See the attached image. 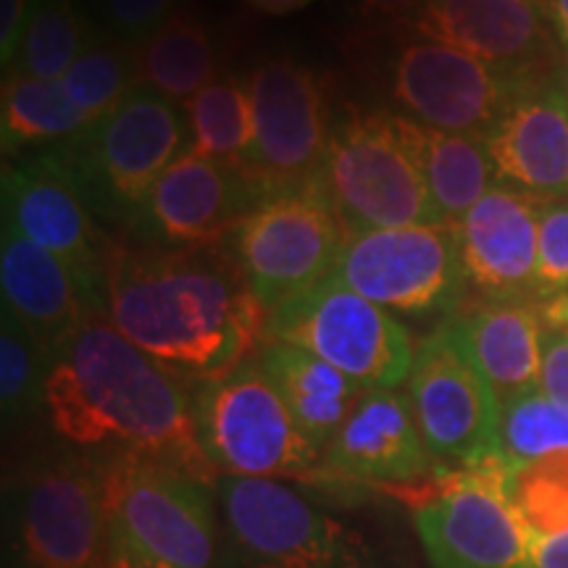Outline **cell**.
<instances>
[{
  "label": "cell",
  "instance_id": "obj_17",
  "mask_svg": "<svg viewBox=\"0 0 568 568\" xmlns=\"http://www.w3.org/2000/svg\"><path fill=\"white\" fill-rule=\"evenodd\" d=\"M258 205L264 197L243 172L184 153L155 182L132 224L134 237L138 245L163 247L226 243Z\"/></svg>",
  "mask_w": 568,
  "mask_h": 568
},
{
  "label": "cell",
  "instance_id": "obj_38",
  "mask_svg": "<svg viewBox=\"0 0 568 568\" xmlns=\"http://www.w3.org/2000/svg\"><path fill=\"white\" fill-rule=\"evenodd\" d=\"M355 17H361L368 24H403L406 27L416 17L424 0H351Z\"/></svg>",
  "mask_w": 568,
  "mask_h": 568
},
{
  "label": "cell",
  "instance_id": "obj_19",
  "mask_svg": "<svg viewBox=\"0 0 568 568\" xmlns=\"http://www.w3.org/2000/svg\"><path fill=\"white\" fill-rule=\"evenodd\" d=\"M406 27L514 77L564 67V48L539 0H424Z\"/></svg>",
  "mask_w": 568,
  "mask_h": 568
},
{
  "label": "cell",
  "instance_id": "obj_25",
  "mask_svg": "<svg viewBox=\"0 0 568 568\" xmlns=\"http://www.w3.org/2000/svg\"><path fill=\"white\" fill-rule=\"evenodd\" d=\"M403 140L422 169L443 222L458 224L497 184L485 134L445 132L397 113Z\"/></svg>",
  "mask_w": 568,
  "mask_h": 568
},
{
  "label": "cell",
  "instance_id": "obj_37",
  "mask_svg": "<svg viewBox=\"0 0 568 568\" xmlns=\"http://www.w3.org/2000/svg\"><path fill=\"white\" fill-rule=\"evenodd\" d=\"M32 3L34 0H0V61H3L6 71L17 61Z\"/></svg>",
  "mask_w": 568,
  "mask_h": 568
},
{
  "label": "cell",
  "instance_id": "obj_5",
  "mask_svg": "<svg viewBox=\"0 0 568 568\" xmlns=\"http://www.w3.org/2000/svg\"><path fill=\"white\" fill-rule=\"evenodd\" d=\"M187 151V113L140 84L109 116L59 153L90 205L134 224L155 182Z\"/></svg>",
  "mask_w": 568,
  "mask_h": 568
},
{
  "label": "cell",
  "instance_id": "obj_39",
  "mask_svg": "<svg viewBox=\"0 0 568 568\" xmlns=\"http://www.w3.org/2000/svg\"><path fill=\"white\" fill-rule=\"evenodd\" d=\"M535 568H568V529L556 537L531 539Z\"/></svg>",
  "mask_w": 568,
  "mask_h": 568
},
{
  "label": "cell",
  "instance_id": "obj_41",
  "mask_svg": "<svg viewBox=\"0 0 568 568\" xmlns=\"http://www.w3.org/2000/svg\"><path fill=\"white\" fill-rule=\"evenodd\" d=\"M247 9L266 13V17H287V13L303 11L314 0H243Z\"/></svg>",
  "mask_w": 568,
  "mask_h": 568
},
{
  "label": "cell",
  "instance_id": "obj_26",
  "mask_svg": "<svg viewBox=\"0 0 568 568\" xmlns=\"http://www.w3.org/2000/svg\"><path fill=\"white\" fill-rule=\"evenodd\" d=\"M140 82L176 105L193 101L219 77L209 30L193 11L176 9L138 45Z\"/></svg>",
  "mask_w": 568,
  "mask_h": 568
},
{
  "label": "cell",
  "instance_id": "obj_40",
  "mask_svg": "<svg viewBox=\"0 0 568 568\" xmlns=\"http://www.w3.org/2000/svg\"><path fill=\"white\" fill-rule=\"evenodd\" d=\"M539 3H542L545 13H548L552 32H556L560 48H564L568 59V0H539Z\"/></svg>",
  "mask_w": 568,
  "mask_h": 568
},
{
  "label": "cell",
  "instance_id": "obj_35",
  "mask_svg": "<svg viewBox=\"0 0 568 568\" xmlns=\"http://www.w3.org/2000/svg\"><path fill=\"white\" fill-rule=\"evenodd\" d=\"M174 6L176 0H105V13L124 42L140 45L172 17Z\"/></svg>",
  "mask_w": 568,
  "mask_h": 568
},
{
  "label": "cell",
  "instance_id": "obj_30",
  "mask_svg": "<svg viewBox=\"0 0 568 568\" xmlns=\"http://www.w3.org/2000/svg\"><path fill=\"white\" fill-rule=\"evenodd\" d=\"M51 355L40 339L3 308L0 318V408L6 429L30 424L45 410V387Z\"/></svg>",
  "mask_w": 568,
  "mask_h": 568
},
{
  "label": "cell",
  "instance_id": "obj_9",
  "mask_svg": "<svg viewBox=\"0 0 568 568\" xmlns=\"http://www.w3.org/2000/svg\"><path fill=\"white\" fill-rule=\"evenodd\" d=\"M345 237L347 226L335 205L311 182L247 213L226 245L255 297L272 314L335 272Z\"/></svg>",
  "mask_w": 568,
  "mask_h": 568
},
{
  "label": "cell",
  "instance_id": "obj_15",
  "mask_svg": "<svg viewBox=\"0 0 568 568\" xmlns=\"http://www.w3.org/2000/svg\"><path fill=\"white\" fill-rule=\"evenodd\" d=\"M524 80L447 42L414 38L397 48L389 95L418 124L487 138Z\"/></svg>",
  "mask_w": 568,
  "mask_h": 568
},
{
  "label": "cell",
  "instance_id": "obj_28",
  "mask_svg": "<svg viewBox=\"0 0 568 568\" xmlns=\"http://www.w3.org/2000/svg\"><path fill=\"white\" fill-rule=\"evenodd\" d=\"M190 122V151L243 172L253 145V105L247 82L216 77L182 105Z\"/></svg>",
  "mask_w": 568,
  "mask_h": 568
},
{
  "label": "cell",
  "instance_id": "obj_18",
  "mask_svg": "<svg viewBox=\"0 0 568 568\" xmlns=\"http://www.w3.org/2000/svg\"><path fill=\"white\" fill-rule=\"evenodd\" d=\"M497 182L539 197H568V63L531 74L487 134Z\"/></svg>",
  "mask_w": 568,
  "mask_h": 568
},
{
  "label": "cell",
  "instance_id": "obj_29",
  "mask_svg": "<svg viewBox=\"0 0 568 568\" xmlns=\"http://www.w3.org/2000/svg\"><path fill=\"white\" fill-rule=\"evenodd\" d=\"M61 84L90 124L101 122L142 84L138 45L124 40H88Z\"/></svg>",
  "mask_w": 568,
  "mask_h": 568
},
{
  "label": "cell",
  "instance_id": "obj_24",
  "mask_svg": "<svg viewBox=\"0 0 568 568\" xmlns=\"http://www.w3.org/2000/svg\"><path fill=\"white\" fill-rule=\"evenodd\" d=\"M261 372L293 410L295 422L318 450H326L366 393L358 382L345 376L311 351L290 343H268L258 355Z\"/></svg>",
  "mask_w": 568,
  "mask_h": 568
},
{
  "label": "cell",
  "instance_id": "obj_7",
  "mask_svg": "<svg viewBox=\"0 0 568 568\" xmlns=\"http://www.w3.org/2000/svg\"><path fill=\"white\" fill-rule=\"evenodd\" d=\"M213 489L240 568H374L364 539L280 479L224 474Z\"/></svg>",
  "mask_w": 568,
  "mask_h": 568
},
{
  "label": "cell",
  "instance_id": "obj_20",
  "mask_svg": "<svg viewBox=\"0 0 568 568\" xmlns=\"http://www.w3.org/2000/svg\"><path fill=\"white\" fill-rule=\"evenodd\" d=\"M539 197L497 182L458 222L466 293L477 303H537Z\"/></svg>",
  "mask_w": 568,
  "mask_h": 568
},
{
  "label": "cell",
  "instance_id": "obj_31",
  "mask_svg": "<svg viewBox=\"0 0 568 568\" xmlns=\"http://www.w3.org/2000/svg\"><path fill=\"white\" fill-rule=\"evenodd\" d=\"M88 45V30L74 0H34L17 61L6 74L61 80Z\"/></svg>",
  "mask_w": 568,
  "mask_h": 568
},
{
  "label": "cell",
  "instance_id": "obj_11",
  "mask_svg": "<svg viewBox=\"0 0 568 568\" xmlns=\"http://www.w3.org/2000/svg\"><path fill=\"white\" fill-rule=\"evenodd\" d=\"M508 466L489 456L435 477L414 521L435 568H535L531 537L506 495Z\"/></svg>",
  "mask_w": 568,
  "mask_h": 568
},
{
  "label": "cell",
  "instance_id": "obj_27",
  "mask_svg": "<svg viewBox=\"0 0 568 568\" xmlns=\"http://www.w3.org/2000/svg\"><path fill=\"white\" fill-rule=\"evenodd\" d=\"M90 126V119L77 109L61 80L6 74L3 95H0L6 155L40 145H71Z\"/></svg>",
  "mask_w": 568,
  "mask_h": 568
},
{
  "label": "cell",
  "instance_id": "obj_2",
  "mask_svg": "<svg viewBox=\"0 0 568 568\" xmlns=\"http://www.w3.org/2000/svg\"><path fill=\"white\" fill-rule=\"evenodd\" d=\"M45 414L55 435L74 447L130 453L209 487L222 479L197 437L193 393L105 314L90 316L53 355Z\"/></svg>",
  "mask_w": 568,
  "mask_h": 568
},
{
  "label": "cell",
  "instance_id": "obj_22",
  "mask_svg": "<svg viewBox=\"0 0 568 568\" xmlns=\"http://www.w3.org/2000/svg\"><path fill=\"white\" fill-rule=\"evenodd\" d=\"M326 460L345 477L376 485H408L435 464L410 397L397 389H366L326 447Z\"/></svg>",
  "mask_w": 568,
  "mask_h": 568
},
{
  "label": "cell",
  "instance_id": "obj_14",
  "mask_svg": "<svg viewBox=\"0 0 568 568\" xmlns=\"http://www.w3.org/2000/svg\"><path fill=\"white\" fill-rule=\"evenodd\" d=\"M253 145L243 174L261 197L316 182L329 145V105L318 77L293 59H272L247 77Z\"/></svg>",
  "mask_w": 568,
  "mask_h": 568
},
{
  "label": "cell",
  "instance_id": "obj_36",
  "mask_svg": "<svg viewBox=\"0 0 568 568\" xmlns=\"http://www.w3.org/2000/svg\"><path fill=\"white\" fill-rule=\"evenodd\" d=\"M539 389L552 403L568 410V329L548 326L542 329V364H539Z\"/></svg>",
  "mask_w": 568,
  "mask_h": 568
},
{
  "label": "cell",
  "instance_id": "obj_8",
  "mask_svg": "<svg viewBox=\"0 0 568 568\" xmlns=\"http://www.w3.org/2000/svg\"><path fill=\"white\" fill-rule=\"evenodd\" d=\"M268 339L311 351L364 389L403 385L416 353L406 326L335 274L274 308L266 324Z\"/></svg>",
  "mask_w": 568,
  "mask_h": 568
},
{
  "label": "cell",
  "instance_id": "obj_21",
  "mask_svg": "<svg viewBox=\"0 0 568 568\" xmlns=\"http://www.w3.org/2000/svg\"><path fill=\"white\" fill-rule=\"evenodd\" d=\"M0 287L3 308L40 339L51 361L90 316L105 314V303L67 261L9 224L0 240Z\"/></svg>",
  "mask_w": 568,
  "mask_h": 568
},
{
  "label": "cell",
  "instance_id": "obj_32",
  "mask_svg": "<svg viewBox=\"0 0 568 568\" xmlns=\"http://www.w3.org/2000/svg\"><path fill=\"white\" fill-rule=\"evenodd\" d=\"M506 495L531 539L568 529V450L510 466Z\"/></svg>",
  "mask_w": 568,
  "mask_h": 568
},
{
  "label": "cell",
  "instance_id": "obj_34",
  "mask_svg": "<svg viewBox=\"0 0 568 568\" xmlns=\"http://www.w3.org/2000/svg\"><path fill=\"white\" fill-rule=\"evenodd\" d=\"M568 293V197L545 201L537 234V303Z\"/></svg>",
  "mask_w": 568,
  "mask_h": 568
},
{
  "label": "cell",
  "instance_id": "obj_1",
  "mask_svg": "<svg viewBox=\"0 0 568 568\" xmlns=\"http://www.w3.org/2000/svg\"><path fill=\"white\" fill-rule=\"evenodd\" d=\"M105 316L155 364L197 385L243 366L268 324L226 243L113 245Z\"/></svg>",
  "mask_w": 568,
  "mask_h": 568
},
{
  "label": "cell",
  "instance_id": "obj_13",
  "mask_svg": "<svg viewBox=\"0 0 568 568\" xmlns=\"http://www.w3.org/2000/svg\"><path fill=\"white\" fill-rule=\"evenodd\" d=\"M332 274L366 301L397 314L450 311L466 295L458 224L347 232Z\"/></svg>",
  "mask_w": 568,
  "mask_h": 568
},
{
  "label": "cell",
  "instance_id": "obj_10",
  "mask_svg": "<svg viewBox=\"0 0 568 568\" xmlns=\"http://www.w3.org/2000/svg\"><path fill=\"white\" fill-rule=\"evenodd\" d=\"M408 397L426 450L437 464L474 466L497 453V400L460 316L443 324L416 347Z\"/></svg>",
  "mask_w": 568,
  "mask_h": 568
},
{
  "label": "cell",
  "instance_id": "obj_12",
  "mask_svg": "<svg viewBox=\"0 0 568 568\" xmlns=\"http://www.w3.org/2000/svg\"><path fill=\"white\" fill-rule=\"evenodd\" d=\"M11 552L19 568H103V458L34 466L11 493Z\"/></svg>",
  "mask_w": 568,
  "mask_h": 568
},
{
  "label": "cell",
  "instance_id": "obj_4",
  "mask_svg": "<svg viewBox=\"0 0 568 568\" xmlns=\"http://www.w3.org/2000/svg\"><path fill=\"white\" fill-rule=\"evenodd\" d=\"M347 232L443 222L397 126V113L347 105L332 124L316 176Z\"/></svg>",
  "mask_w": 568,
  "mask_h": 568
},
{
  "label": "cell",
  "instance_id": "obj_16",
  "mask_svg": "<svg viewBox=\"0 0 568 568\" xmlns=\"http://www.w3.org/2000/svg\"><path fill=\"white\" fill-rule=\"evenodd\" d=\"M3 224L59 255L105 303L113 243L90 216V203L59 151L3 169Z\"/></svg>",
  "mask_w": 568,
  "mask_h": 568
},
{
  "label": "cell",
  "instance_id": "obj_6",
  "mask_svg": "<svg viewBox=\"0 0 568 568\" xmlns=\"http://www.w3.org/2000/svg\"><path fill=\"white\" fill-rule=\"evenodd\" d=\"M193 414L205 456L226 477H305L322 456L258 361L201 382Z\"/></svg>",
  "mask_w": 568,
  "mask_h": 568
},
{
  "label": "cell",
  "instance_id": "obj_23",
  "mask_svg": "<svg viewBox=\"0 0 568 568\" xmlns=\"http://www.w3.org/2000/svg\"><path fill=\"white\" fill-rule=\"evenodd\" d=\"M458 316L493 387L497 408L539 389L545 329L539 303H474Z\"/></svg>",
  "mask_w": 568,
  "mask_h": 568
},
{
  "label": "cell",
  "instance_id": "obj_33",
  "mask_svg": "<svg viewBox=\"0 0 568 568\" xmlns=\"http://www.w3.org/2000/svg\"><path fill=\"white\" fill-rule=\"evenodd\" d=\"M568 450V410L542 389L516 397L497 410V453L506 466Z\"/></svg>",
  "mask_w": 568,
  "mask_h": 568
},
{
  "label": "cell",
  "instance_id": "obj_3",
  "mask_svg": "<svg viewBox=\"0 0 568 568\" xmlns=\"http://www.w3.org/2000/svg\"><path fill=\"white\" fill-rule=\"evenodd\" d=\"M103 568H216L219 516L211 487L155 460L103 458Z\"/></svg>",
  "mask_w": 568,
  "mask_h": 568
}]
</instances>
